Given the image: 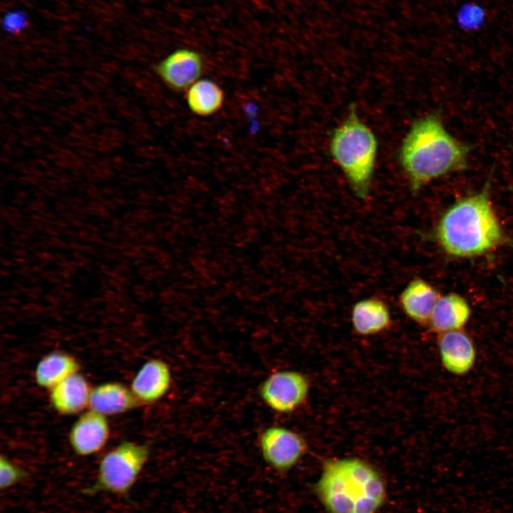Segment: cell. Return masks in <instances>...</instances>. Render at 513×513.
Wrapping results in <instances>:
<instances>
[{"mask_svg": "<svg viewBox=\"0 0 513 513\" xmlns=\"http://www.w3.org/2000/svg\"><path fill=\"white\" fill-rule=\"evenodd\" d=\"M492 174L482 190L457 200L441 217L435 237L450 255H481L505 240L489 200Z\"/></svg>", "mask_w": 513, "mask_h": 513, "instance_id": "obj_2", "label": "cell"}, {"mask_svg": "<svg viewBox=\"0 0 513 513\" xmlns=\"http://www.w3.org/2000/svg\"><path fill=\"white\" fill-rule=\"evenodd\" d=\"M3 24L6 31L16 34L21 32L27 26L28 21L23 12L14 11L8 13L5 16Z\"/></svg>", "mask_w": 513, "mask_h": 513, "instance_id": "obj_21", "label": "cell"}, {"mask_svg": "<svg viewBox=\"0 0 513 513\" xmlns=\"http://www.w3.org/2000/svg\"><path fill=\"white\" fill-rule=\"evenodd\" d=\"M224 95L222 88L208 79L198 80L186 91L188 108L195 115L209 116L222 106Z\"/></svg>", "mask_w": 513, "mask_h": 513, "instance_id": "obj_18", "label": "cell"}, {"mask_svg": "<svg viewBox=\"0 0 513 513\" xmlns=\"http://www.w3.org/2000/svg\"><path fill=\"white\" fill-rule=\"evenodd\" d=\"M437 346L442 365L447 371L461 376L472 369L476 361V347L463 329L439 333Z\"/></svg>", "mask_w": 513, "mask_h": 513, "instance_id": "obj_10", "label": "cell"}, {"mask_svg": "<svg viewBox=\"0 0 513 513\" xmlns=\"http://www.w3.org/2000/svg\"><path fill=\"white\" fill-rule=\"evenodd\" d=\"M172 381L169 365L161 359L151 358L142 364L134 376L130 390L140 405L151 404L168 392Z\"/></svg>", "mask_w": 513, "mask_h": 513, "instance_id": "obj_11", "label": "cell"}, {"mask_svg": "<svg viewBox=\"0 0 513 513\" xmlns=\"http://www.w3.org/2000/svg\"><path fill=\"white\" fill-rule=\"evenodd\" d=\"M150 454L146 445L123 441L100 459L95 481L82 489L85 495L107 492L128 499Z\"/></svg>", "mask_w": 513, "mask_h": 513, "instance_id": "obj_5", "label": "cell"}, {"mask_svg": "<svg viewBox=\"0 0 513 513\" xmlns=\"http://www.w3.org/2000/svg\"><path fill=\"white\" fill-rule=\"evenodd\" d=\"M140 405L130 388L120 383L107 382L91 389L88 407L107 416L125 413Z\"/></svg>", "mask_w": 513, "mask_h": 513, "instance_id": "obj_14", "label": "cell"}, {"mask_svg": "<svg viewBox=\"0 0 513 513\" xmlns=\"http://www.w3.org/2000/svg\"><path fill=\"white\" fill-rule=\"evenodd\" d=\"M259 447L265 462L280 473L295 466L307 450L305 440L299 433L281 426L264 430L259 437Z\"/></svg>", "mask_w": 513, "mask_h": 513, "instance_id": "obj_7", "label": "cell"}, {"mask_svg": "<svg viewBox=\"0 0 513 513\" xmlns=\"http://www.w3.org/2000/svg\"><path fill=\"white\" fill-rule=\"evenodd\" d=\"M351 321L354 331L363 336L380 333L391 324V317L387 305L381 300L369 298L353 305Z\"/></svg>", "mask_w": 513, "mask_h": 513, "instance_id": "obj_16", "label": "cell"}, {"mask_svg": "<svg viewBox=\"0 0 513 513\" xmlns=\"http://www.w3.org/2000/svg\"><path fill=\"white\" fill-rule=\"evenodd\" d=\"M315 491L328 513H376L387 497L380 474L356 457L325 461Z\"/></svg>", "mask_w": 513, "mask_h": 513, "instance_id": "obj_3", "label": "cell"}, {"mask_svg": "<svg viewBox=\"0 0 513 513\" xmlns=\"http://www.w3.org/2000/svg\"><path fill=\"white\" fill-rule=\"evenodd\" d=\"M80 365L71 355L53 351L43 356L37 363L34 378L37 385L51 390L68 377L78 373Z\"/></svg>", "mask_w": 513, "mask_h": 513, "instance_id": "obj_17", "label": "cell"}, {"mask_svg": "<svg viewBox=\"0 0 513 513\" xmlns=\"http://www.w3.org/2000/svg\"><path fill=\"white\" fill-rule=\"evenodd\" d=\"M471 314L467 301L461 296L450 293L440 296L431 314L428 326L437 334L463 329Z\"/></svg>", "mask_w": 513, "mask_h": 513, "instance_id": "obj_15", "label": "cell"}, {"mask_svg": "<svg viewBox=\"0 0 513 513\" xmlns=\"http://www.w3.org/2000/svg\"><path fill=\"white\" fill-rule=\"evenodd\" d=\"M28 472L21 468L4 455L0 457V488L8 489L23 481Z\"/></svg>", "mask_w": 513, "mask_h": 513, "instance_id": "obj_19", "label": "cell"}, {"mask_svg": "<svg viewBox=\"0 0 513 513\" xmlns=\"http://www.w3.org/2000/svg\"><path fill=\"white\" fill-rule=\"evenodd\" d=\"M440 296L429 283L419 278L412 280L399 296L400 306L412 320L428 325L434 306Z\"/></svg>", "mask_w": 513, "mask_h": 513, "instance_id": "obj_13", "label": "cell"}, {"mask_svg": "<svg viewBox=\"0 0 513 513\" xmlns=\"http://www.w3.org/2000/svg\"><path fill=\"white\" fill-rule=\"evenodd\" d=\"M91 389L86 378L76 373L50 390V402L60 414H76L88 406Z\"/></svg>", "mask_w": 513, "mask_h": 513, "instance_id": "obj_12", "label": "cell"}, {"mask_svg": "<svg viewBox=\"0 0 513 513\" xmlns=\"http://www.w3.org/2000/svg\"><path fill=\"white\" fill-rule=\"evenodd\" d=\"M472 149L448 132L439 114L431 113L412 123L399 161L415 192L432 180L466 170Z\"/></svg>", "mask_w": 513, "mask_h": 513, "instance_id": "obj_1", "label": "cell"}, {"mask_svg": "<svg viewBox=\"0 0 513 513\" xmlns=\"http://www.w3.org/2000/svg\"><path fill=\"white\" fill-rule=\"evenodd\" d=\"M348 115L331 133L330 152L347 177L355 195L366 199L372 180L378 142L351 104Z\"/></svg>", "mask_w": 513, "mask_h": 513, "instance_id": "obj_4", "label": "cell"}, {"mask_svg": "<svg viewBox=\"0 0 513 513\" xmlns=\"http://www.w3.org/2000/svg\"><path fill=\"white\" fill-rule=\"evenodd\" d=\"M485 19L484 10L477 4H467L461 6L457 14V21L467 30L478 28Z\"/></svg>", "mask_w": 513, "mask_h": 513, "instance_id": "obj_20", "label": "cell"}, {"mask_svg": "<svg viewBox=\"0 0 513 513\" xmlns=\"http://www.w3.org/2000/svg\"><path fill=\"white\" fill-rule=\"evenodd\" d=\"M204 69L200 53L178 48L155 66V71L164 83L175 91L187 90L201 77Z\"/></svg>", "mask_w": 513, "mask_h": 513, "instance_id": "obj_8", "label": "cell"}, {"mask_svg": "<svg viewBox=\"0 0 513 513\" xmlns=\"http://www.w3.org/2000/svg\"><path fill=\"white\" fill-rule=\"evenodd\" d=\"M309 390V381L302 373L279 370L272 373L261 383L259 394L272 410L289 413L304 403Z\"/></svg>", "mask_w": 513, "mask_h": 513, "instance_id": "obj_6", "label": "cell"}, {"mask_svg": "<svg viewBox=\"0 0 513 513\" xmlns=\"http://www.w3.org/2000/svg\"><path fill=\"white\" fill-rule=\"evenodd\" d=\"M110 425L106 415L89 409L75 421L69 431V443L78 456L99 452L107 443Z\"/></svg>", "mask_w": 513, "mask_h": 513, "instance_id": "obj_9", "label": "cell"}]
</instances>
